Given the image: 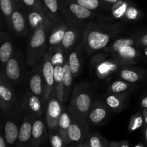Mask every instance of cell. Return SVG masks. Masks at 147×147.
<instances>
[{"mask_svg":"<svg viewBox=\"0 0 147 147\" xmlns=\"http://www.w3.org/2000/svg\"><path fill=\"white\" fill-rule=\"evenodd\" d=\"M76 2L90 10H94L100 5L99 0H76Z\"/></svg>","mask_w":147,"mask_h":147,"instance_id":"d6a6232c","label":"cell"},{"mask_svg":"<svg viewBox=\"0 0 147 147\" xmlns=\"http://www.w3.org/2000/svg\"><path fill=\"white\" fill-rule=\"evenodd\" d=\"M45 6L49 12L53 16H57L59 11L58 0H43Z\"/></svg>","mask_w":147,"mask_h":147,"instance_id":"1f68e13d","label":"cell"},{"mask_svg":"<svg viewBox=\"0 0 147 147\" xmlns=\"http://www.w3.org/2000/svg\"><path fill=\"white\" fill-rule=\"evenodd\" d=\"M54 91L57 98L60 102H64L63 65L54 66Z\"/></svg>","mask_w":147,"mask_h":147,"instance_id":"9c48e42d","label":"cell"},{"mask_svg":"<svg viewBox=\"0 0 147 147\" xmlns=\"http://www.w3.org/2000/svg\"><path fill=\"white\" fill-rule=\"evenodd\" d=\"M76 38H77V34H76V32L75 30H70V29L66 30L63 41L61 42L62 46L65 49L70 48L73 45V44L76 42Z\"/></svg>","mask_w":147,"mask_h":147,"instance_id":"484cf974","label":"cell"},{"mask_svg":"<svg viewBox=\"0 0 147 147\" xmlns=\"http://www.w3.org/2000/svg\"><path fill=\"white\" fill-rule=\"evenodd\" d=\"M12 45L10 42L6 41L1 44L0 47V60L2 63H7L12 55Z\"/></svg>","mask_w":147,"mask_h":147,"instance_id":"d4e9b609","label":"cell"},{"mask_svg":"<svg viewBox=\"0 0 147 147\" xmlns=\"http://www.w3.org/2000/svg\"><path fill=\"white\" fill-rule=\"evenodd\" d=\"M122 79L130 83H134L138 81L140 78V76L136 72L130 70H123L120 73Z\"/></svg>","mask_w":147,"mask_h":147,"instance_id":"f546056e","label":"cell"},{"mask_svg":"<svg viewBox=\"0 0 147 147\" xmlns=\"http://www.w3.org/2000/svg\"><path fill=\"white\" fill-rule=\"evenodd\" d=\"M126 9H127V4H126V3H119V7L113 9V14H114V16H116V17H120V16H122L123 12H126Z\"/></svg>","mask_w":147,"mask_h":147,"instance_id":"8d00e7d4","label":"cell"},{"mask_svg":"<svg viewBox=\"0 0 147 147\" xmlns=\"http://www.w3.org/2000/svg\"><path fill=\"white\" fill-rule=\"evenodd\" d=\"M28 20L30 27L34 29V30L47 25L50 22L46 17V15H45L44 12L36 10H32L29 13Z\"/></svg>","mask_w":147,"mask_h":147,"instance_id":"8fae6325","label":"cell"},{"mask_svg":"<svg viewBox=\"0 0 147 147\" xmlns=\"http://www.w3.org/2000/svg\"><path fill=\"white\" fill-rule=\"evenodd\" d=\"M142 123H143V119H142V116H136V117L135 118L134 122L132 123L131 129L134 131L135 130V129H138V128H139L141 126H142Z\"/></svg>","mask_w":147,"mask_h":147,"instance_id":"f35d334b","label":"cell"},{"mask_svg":"<svg viewBox=\"0 0 147 147\" xmlns=\"http://www.w3.org/2000/svg\"><path fill=\"white\" fill-rule=\"evenodd\" d=\"M92 104V97L88 93L80 91L74 95L72 100V107L75 111L76 116L78 117H85L89 114Z\"/></svg>","mask_w":147,"mask_h":147,"instance_id":"3957f363","label":"cell"},{"mask_svg":"<svg viewBox=\"0 0 147 147\" xmlns=\"http://www.w3.org/2000/svg\"><path fill=\"white\" fill-rule=\"evenodd\" d=\"M68 10L74 17L79 20H86L92 15L90 9L77 4L76 2L69 3Z\"/></svg>","mask_w":147,"mask_h":147,"instance_id":"e0dca14e","label":"cell"},{"mask_svg":"<svg viewBox=\"0 0 147 147\" xmlns=\"http://www.w3.org/2000/svg\"><path fill=\"white\" fill-rule=\"evenodd\" d=\"M47 131L45 124L42 118L38 116L35 120L34 119L32 124V134L31 145L33 146H40L45 139Z\"/></svg>","mask_w":147,"mask_h":147,"instance_id":"52a82bcc","label":"cell"},{"mask_svg":"<svg viewBox=\"0 0 147 147\" xmlns=\"http://www.w3.org/2000/svg\"><path fill=\"white\" fill-rule=\"evenodd\" d=\"M53 65H63V56L60 52L56 53L55 54L53 55V57L50 59Z\"/></svg>","mask_w":147,"mask_h":147,"instance_id":"74e56055","label":"cell"},{"mask_svg":"<svg viewBox=\"0 0 147 147\" xmlns=\"http://www.w3.org/2000/svg\"><path fill=\"white\" fill-rule=\"evenodd\" d=\"M26 109L31 114L35 116H40L42 113L43 106L41 99L37 95L29 93L25 100Z\"/></svg>","mask_w":147,"mask_h":147,"instance_id":"30bf717a","label":"cell"},{"mask_svg":"<svg viewBox=\"0 0 147 147\" xmlns=\"http://www.w3.org/2000/svg\"><path fill=\"white\" fill-rule=\"evenodd\" d=\"M50 142L53 147H62L65 144L59 131L57 132L55 131L50 132Z\"/></svg>","mask_w":147,"mask_h":147,"instance_id":"4dcf8cb0","label":"cell"},{"mask_svg":"<svg viewBox=\"0 0 147 147\" xmlns=\"http://www.w3.org/2000/svg\"><path fill=\"white\" fill-rule=\"evenodd\" d=\"M111 37L109 34L98 30H90L86 33L84 41L90 50H98L109 44Z\"/></svg>","mask_w":147,"mask_h":147,"instance_id":"7a4b0ae2","label":"cell"},{"mask_svg":"<svg viewBox=\"0 0 147 147\" xmlns=\"http://www.w3.org/2000/svg\"><path fill=\"white\" fill-rule=\"evenodd\" d=\"M86 126L78 119H73L67 131L69 141L73 143L83 142L86 136Z\"/></svg>","mask_w":147,"mask_h":147,"instance_id":"8992f818","label":"cell"},{"mask_svg":"<svg viewBox=\"0 0 147 147\" xmlns=\"http://www.w3.org/2000/svg\"><path fill=\"white\" fill-rule=\"evenodd\" d=\"M11 26L15 33L24 34L26 30L25 18L19 10H14L11 17Z\"/></svg>","mask_w":147,"mask_h":147,"instance_id":"4fadbf2b","label":"cell"},{"mask_svg":"<svg viewBox=\"0 0 147 147\" xmlns=\"http://www.w3.org/2000/svg\"><path fill=\"white\" fill-rule=\"evenodd\" d=\"M42 73L44 83V98L48 99L54 90V65L49 58L48 55L44 57Z\"/></svg>","mask_w":147,"mask_h":147,"instance_id":"277c9868","label":"cell"},{"mask_svg":"<svg viewBox=\"0 0 147 147\" xmlns=\"http://www.w3.org/2000/svg\"><path fill=\"white\" fill-rule=\"evenodd\" d=\"M109 145L107 141L97 134H91L88 138V143L81 144L80 146L90 147H104Z\"/></svg>","mask_w":147,"mask_h":147,"instance_id":"cb8c5ba5","label":"cell"},{"mask_svg":"<svg viewBox=\"0 0 147 147\" xmlns=\"http://www.w3.org/2000/svg\"><path fill=\"white\" fill-rule=\"evenodd\" d=\"M71 122L72 120L70 114L67 112H62L58 123V130L60 135L63 137L65 144L70 143L67 131H68V129L71 124Z\"/></svg>","mask_w":147,"mask_h":147,"instance_id":"9a60e30c","label":"cell"},{"mask_svg":"<svg viewBox=\"0 0 147 147\" xmlns=\"http://www.w3.org/2000/svg\"><path fill=\"white\" fill-rule=\"evenodd\" d=\"M134 45V40L131 38L119 39L113 42L112 45V50L114 52H118L123 47L126 46H133Z\"/></svg>","mask_w":147,"mask_h":147,"instance_id":"f1b7e54d","label":"cell"},{"mask_svg":"<svg viewBox=\"0 0 147 147\" xmlns=\"http://www.w3.org/2000/svg\"><path fill=\"white\" fill-rule=\"evenodd\" d=\"M106 103L111 109H116L121 106L123 99L121 95H110L106 98Z\"/></svg>","mask_w":147,"mask_h":147,"instance_id":"83f0119b","label":"cell"},{"mask_svg":"<svg viewBox=\"0 0 147 147\" xmlns=\"http://www.w3.org/2000/svg\"><path fill=\"white\" fill-rule=\"evenodd\" d=\"M103 1H106V2H109V3H111V4H116L117 3L119 0H103Z\"/></svg>","mask_w":147,"mask_h":147,"instance_id":"ee69618b","label":"cell"},{"mask_svg":"<svg viewBox=\"0 0 147 147\" xmlns=\"http://www.w3.org/2000/svg\"><path fill=\"white\" fill-rule=\"evenodd\" d=\"M146 110L144 111V119H145V122H146V123L147 124V109H145Z\"/></svg>","mask_w":147,"mask_h":147,"instance_id":"f6af8a7d","label":"cell"},{"mask_svg":"<svg viewBox=\"0 0 147 147\" xmlns=\"http://www.w3.org/2000/svg\"><path fill=\"white\" fill-rule=\"evenodd\" d=\"M107 113V110L104 106H97L89 112V120L94 124H99L106 119Z\"/></svg>","mask_w":147,"mask_h":147,"instance_id":"ffe728a7","label":"cell"},{"mask_svg":"<svg viewBox=\"0 0 147 147\" xmlns=\"http://www.w3.org/2000/svg\"><path fill=\"white\" fill-rule=\"evenodd\" d=\"M142 106L144 109H147V97L144 98L142 100Z\"/></svg>","mask_w":147,"mask_h":147,"instance_id":"7bdbcfd3","label":"cell"},{"mask_svg":"<svg viewBox=\"0 0 147 147\" xmlns=\"http://www.w3.org/2000/svg\"><path fill=\"white\" fill-rule=\"evenodd\" d=\"M140 42H141V44H142V45L147 47V34H144V35H143L142 37H141Z\"/></svg>","mask_w":147,"mask_h":147,"instance_id":"60d3db41","label":"cell"},{"mask_svg":"<svg viewBox=\"0 0 147 147\" xmlns=\"http://www.w3.org/2000/svg\"><path fill=\"white\" fill-rule=\"evenodd\" d=\"M0 7L7 23H11V14L14 10L13 0H0Z\"/></svg>","mask_w":147,"mask_h":147,"instance_id":"44dd1931","label":"cell"},{"mask_svg":"<svg viewBox=\"0 0 147 147\" xmlns=\"http://www.w3.org/2000/svg\"><path fill=\"white\" fill-rule=\"evenodd\" d=\"M66 29L65 27H60L55 30L49 37V44L52 46L60 45L63 41Z\"/></svg>","mask_w":147,"mask_h":147,"instance_id":"603a6c76","label":"cell"},{"mask_svg":"<svg viewBox=\"0 0 147 147\" xmlns=\"http://www.w3.org/2000/svg\"><path fill=\"white\" fill-rule=\"evenodd\" d=\"M30 88L32 93L37 96H44L43 77L39 73L33 75L30 80Z\"/></svg>","mask_w":147,"mask_h":147,"instance_id":"d6986e66","label":"cell"},{"mask_svg":"<svg viewBox=\"0 0 147 147\" xmlns=\"http://www.w3.org/2000/svg\"><path fill=\"white\" fill-rule=\"evenodd\" d=\"M128 88H129V86H128L127 83L121 81V80H116V81L113 82L111 86V91L116 93L125 91V90H127Z\"/></svg>","mask_w":147,"mask_h":147,"instance_id":"836d02e7","label":"cell"},{"mask_svg":"<svg viewBox=\"0 0 147 147\" xmlns=\"http://www.w3.org/2000/svg\"><path fill=\"white\" fill-rule=\"evenodd\" d=\"M145 138H146V141L147 142V128L146 129V131H145Z\"/></svg>","mask_w":147,"mask_h":147,"instance_id":"bcb514c9","label":"cell"},{"mask_svg":"<svg viewBox=\"0 0 147 147\" xmlns=\"http://www.w3.org/2000/svg\"><path fill=\"white\" fill-rule=\"evenodd\" d=\"M73 73L69 66L68 60L63 65V86H64V102L67 101L71 90L73 83Z\"/></svg>","mask_w":147,"mask_h":147,"instance_id":"2e32d148","label":"cell"},{"mask_svg":"<svg viewBox=\"0 0 147 147\" xmlns=\"http://www.w3.org/2000/svg\"><path fill=\"white\" fill-rule=\"evenodd\" d=\"M49 24L34 30L29 42L27 50V62L33 65L42 57L46 48L47 32Z\"/></svg>","mask_w":147,"mask_h":147,"instance_id":"6da1fadb","label":"cell"},{"mask_svg":"<svg viewBox=\"0 0 147 147\" xmlns=\"http://www.w3.org/2000/svg\"><path fill=\"white\" fill-rule=\"evenodd\" d=\"M117 53L119 57L125 61H131L136 58L137 56V52L133 46H126L122 47Z\"/></svg>","mask_w":147,"mask_h":147,"instance_id":"7402d4cb","label":"cell"},{"mask_svg":"<svg viewBox=\"0 0 147 147\" xmlns=\"http://www.w3.org/2000/svg\"><path fill=\"white\" fill-rule=\"evenodd\" d=\"M145 53H146V55H147V47H146V50H145Z\"/></svg>","mask_w":147,"mask_h":147,"instance_id":"7dc6e473","label":"cell"},{"mask_svg":"<svg viewBox=\"0 0 147 147\" xmlns=\"http://www.w3.org/2000/svg\"><path fill=\"white\" fill-rule=\"evenodd\" d=\"M20 129L15 123L12 121H7L4 124V138L8 145L12 146L19 136Z\"/></svg>","mask_w":147,"mask_h":147,"instance_id":"7c38bea8","label":"cell"},{"mask_svg":"<svg viewBox=\"0 0 147 147\" xmlns=\"http://www.w3.org/2000/svg\"><path fill=\"white\" fill-rule=\"evenodd\" d=\"M7 145H6L5 141H4V138L1 135H0V147H6Z\"/></svg>","mask_w":147,"mask_h":147,"instance_id":"b9f144b4","label":"cell"},{"mask_svg":"<svg viewBox=\"0 0 147 147\" xmlns=\"http://www.w3.org/2000/svg\"><path fill=\"white\" fill-rule=\"evenodd\" d=\"M5 73L7 78L11 81H17L20 77V65L18 60L14 57H11L6 63Z\"/></svg>","mask_w":147,"mask_h":147,"instance_id":"5bb4252c","label":"cell"},{"mask_svg":"<svg viewBox=\"0 0 147 147\" xmlns=\"http://www.w3.org/2000/svg\"><path fill=\"white\" fill-rule=\"evenodd\" d=\"M68 63L70 70L74 76H76L79 73L80 69V63L78 56L76 52H72L69 55Z\"/></svg>","mask_w":147,"mask_h":147,"instance_id":"4316f807","label":"cell"},{"mask_svg":"<svg viewBox=\"0 0 147 147\" xmlns=\"http://www.w3.org/2000/svg\"><path fill=\"white\" fill-rule=\"evenodd\" d=\"M108 146H110L111 147H119V146H129V142L127 141H123L121 142H111L109 144Z\"/></svg>","mask_w":147,"mask_h":147,"instance_id":"ab89813d","label":"cell"},{"mask_svg":"<svg viewBox=\"0 0 147 147\" xmlns=\"http://www.w3.org/2000/svg\"><path fill=\"white\" fill-rule=\"evenodd\" d=\"M23 4L27 6L29 8H31V10H36V11L44 12L42 9L41 3L38 0H21Z\"/></svg>","mask_w":147,"mask_h":147,"instance_id":"e575fe53","label":"cell"},{"mask_svg":"<svg viewBox=\"0 0 147 147\" xmlns=\"http://www.w3.org/2000/svg\"><path fill=\"white\" fill-rule=\"evenodd\" d=\"M139 16V11L134 7H127L125 12V17L129 20H136Z\"/></svg>","mask_w":147,"mask_h":147,"instance_id":"d590c367","label":"cell"},{"mask_svg":"<svg viewBox=\"0 0 147 147\" xmlns=\"http://www.w3.org/2000/svg\"><path fill=\"white\" fill-rule=\"evenodd\" d=\"M32 117V115H29L22 123L19 131L18 146H24L28 142H31L33 124Z\"/></svg>","mask_w":147,"mask_h":147,"instance_id":"ba28073f","label":"cell"},{"mask_svg":"<svg viewBox=\"0 0 147 147\" xmlns=\"http://www.w3.org/2000/svg\"><path fill=\"white\" fill-rule=\"evenodd\" d=\"M60 100L56 98H52L49 101L46 111V121L50 131L58 129V123L62 114V108Z\"/></svg>","mask_w":147,"mask_h":147,"instance_id":"5b68a950","label":"cell"},{"mask_svg":"<svg viewBox=\"0 0 147 147\" xmlns=\"http://www.w3.org/2000/svg\"><path fill=\"white\" fill-rule=\"evenodd\" d=\"M14 92L11 87L9 85L4 84L1 80V85H0V98H1V106L7 107L11 105L14 100Z\"/></svg>","mask_w":147,"mask_h":147,"instance_id":"ac0fdd59","label":"cell"}]
</instances>
